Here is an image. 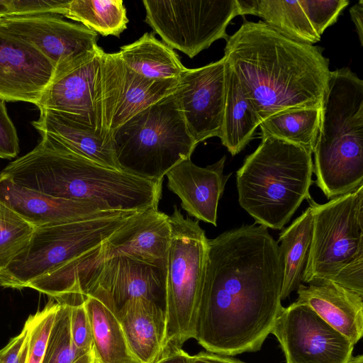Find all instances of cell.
Returning a JSON list of instances; mask_svg holds the SVG:
<instances>
[{
    "instance_id": "e575fe53",
    "label": "cell",
    "mask_w": 363,
    "mask_h": 363,
    "mask_svg": "<svg viewBox=\"0 0 363 363\" xmlns=\"http://www.w3.org/2000/svg\"><path fill=\"white\" fill-rule=\"evenodd\" d=\"M70 330L75 346L84 353L92 351V335L84 303L70 306Z\"/></svg>"
},
{
    "instance_id": "5bb4252c",
    "label": "cell",
    "mask_w": 363,
    "mask_h": 363,
    "mask_svg": "<svg viewBox=\"0 0 363 363\" xmlns=\"http://www.w3.org/2000/svg\"><path fill=\"white\" fill-rule=\"evenodd\" d=\"M104 52L99 46L92 52L57 67L37 105L39 110L61 112L96 131L95 84Z\"/></svg>"
},
{
    "instance_id": "ba28073f",
    "label": "cell",
    "mask_w": 363,
    "mask_h": 363,
    "mask_svg": "<svg viewBox=\"0 0 363 363\" xmlns=\"http://www.w3.org/2000/svg\"><path fill=\"white\" fill-rule=\"evenodd\" d=\"M171 239L165 283L164 348L182 347L195 338L207 250L198 220L184 216L175 205L169 216Z\"/></svg>"
},
{
    "instance_id": "d4e9b609",
    "label": "cell",
    "mask_w": 363,
    "mask_h": 363,
    "mask_svg": "<svg viewBox=\"0 0 363 363\" xmlns=\"http://www.w3.org/2000/svg\"><path fill=\"white\" fill-rule=\"evenodd\" d=\"M239 15H255L282 35L313 45L320 39L308 20L299 1L236 0Z\"/></svg>"
},
{
    "instance_id": "d6986e66",
    "label": "cell",
    "mask_w": 363,
    "mask_h": 363,
    "mask_svg": "<svg viewBox=\"0 0 363 363\" xmlns=\"http://www.w3.org/2000/svg\"><path fill=\"white\" fill-rule=\"evenodd\" d=\"M226 157L201 167L190 159L172 167L165 176L167 186L181 200V206L198 220L217 225V211L226 182L231 175L223 174Z\"/></svg>"
},
{
    "instance_id": "cb8c5ba5",
    "label": "cell",
    "mask_w": 363,
    "mask_h": 363,
    "mask_svg": "<svg viewBox=\"0 0 363 363\" xmlns=\"http://www.w3.org/2000/svg\"><path fill=\"white\" fill-rule=\"evenodd\" d=\"M259 124L236 74L225 62V103L219 137L222 144L233 156L238 154L248 144Z\"/></svg>"
},
{
    "instance_id": "52a82bcc",
    "label": "cell",
    "mask_w": 363,
    "mask_h": 363,
    "mask_svg": "<svg viewBox=\"0 0 363 363\" xmlns=\"http://www.w3.org/2000/svg\"><path fill=\"white\" fill-rule=\"evenodd\" d=\"M118 168L151 180L163 181L197 146L174 94L140 111L111 133Z\"/></svg>"
},
{
    "instance_id": "9c48e42d",
    "label": "cell",
    "mask_w": 363,
    "mask_h": 363,
    "mask_svg": "<svg viewBox=\"0 0 363 363\" xmlns=\"http://www.w3.org/2000/svg\"><path fill=\"white\" fill-rule=\"evenodd\" d=\"M138 213L36 227L26 247L0 272V286L27 288L33 280L99 246Z\"/></svg>"
},
{
    "instance_id": "7402d4cb",
    "label": "cell",
    "mask_w": 363,
    "mask_h": 363,
    "mask_svg": "<svg viewBox=\"0 0 363 363\" xmlns=\"http://www.w3.org/2000/svg\"><path fill=\"white\" fill-rule=\"evenodd\" d=\"M118 315L134 354L142 363H155L164 348V308L147 298H134L118 308Z\"/></svg>"
},
{
    "instance_id": "b9f144b4",
    "label": "cell",
    "mask_w": 363,
    "mask_h": 363,
    "mask_svg": "<svg viewBox=\"0 0 363 363\" xmlns=\"http://www.w3.org/2000/svg\"><path fill=\"white\" fill-rule=\"evenodd\" d=\"M9 13L7 0H0V17L7 16Z\"/></svg>"
},
{
    "instance_id": "ab89813d",
    "label": "cell",
    "mask_w": 363,
    "mask_h": 363,
    "mask_svg": "<svg viewBox=\"0 0 363 363\" xmlns=\"http://www.w3.org/2000/svg\"><path fill=\"white\" fill-rule=\"evenodd\" d=\"M352 21L354 23L361 46H363V1L359 0L350 9Z\"/></svg>"
},
{
    "instance_id": "30bf717a",
    "label": "cell",
    "mask_w": 363,
    "mask_h": 363,
    "mask_svg": "<svg viewBox=\"0 0 363 363\" xmlns=\"http://www.w3.org/2000/svg\"><path fill=\"white\" fill-rule=\"evenodd\" d=\"M145 22L163 43L193 58L218 39L239 15L236 0H144Z\"/></svg>"
},
{
    "instance_id": "603a6c76",
    "label": "cell",
    "mask_w": 363,
    "mask_h": 363,
    "mask_svg": "<svg viewBox=\"0 0 363 363\" xmlns=\"http://www.w3.org/2000/svg\"><path fill=\"white\" fill-rule=\"evenodd\" d=\"M32 125L41 137H48L71 151L104 167L121 171L116 162L111 138H106L95 130L82 125L64 113L40 110Z\"/></svg>"
},
{
    "instance_id": "83f0119b",
    "label": "cell",
    "mask_w": 363,
    "mask_h": 363,
    "mask_svg": "<svg viewBox=\"0 0 363 363\" xmlns=\"http://www.w3.org/2000/svg\"><path fill=\"white\" fill-rule=\"evenodd\" d=\"M320 114L321 108H299L274 114L260 123L261 137L279 138L313 153Z\"/></svg>"
},
{
    "instance_id": "4fadbf2b",
    "label": "cell",
    "mask_w": 363,
    "mask_h": 363,
    "mask_svg": "<svg viewBox=\"0 0 363 363\" xmlns=\"http://www.w3.org/2000/svg\"><path fill=\"white\" fill-rule=\"evenodd\" d=\"M174 94L188 130L196 145L220 137L225 94V61L186 68Z\"/></svg>"
},
{
    "instance_id": "2e32d148",
    "label": "cell",
    "mask_w": 363,
    "mask_h": 363,
    "mask_svg": "<svg viewBox=\"0 0 363 363\" xmlns=\"http://www.w3.org/2000/svg\"><path fill=\"white\" fill-rule=\"evenodd\" d=\"M0 23L35 47L55 68L99 47L96 32L59 15L4 16Z\"/></svg>"
},
{
    "instance_id": "6da1fadb",
    "label": "cell",
    "mask_w": 363,
    "mask_h": 363,
    "mask_svg": "<svg viewBox=\"0 0 363 363\" xmlns=\"http://www.w3.org/2000/svg\"><path fill=\"white\" fill-rule=\"evenodd\" d=\"M283 261L267 228L243 225L207 240L195 338L225 356L259 350L283 306Z\"/></svg>"
},
{
    "instance_id": "e0dca14e",
    "label": "cell",
    "mask_w": 363,
    "mask_h": 363,
    "mask_svg": "<svg viewBox=\"0 0 363 363\" xmlns=\"http://www.w3.org/2000/svg\"><path fill=\"white\" fill-rule=\"evenodd\" d=\"M168 217L158 208L135 214L98 247L99 259L125 256L167 269L171 239Z\"/></svg>"
},
{
    "instance_id": "7a4b0ae2",
    "label": "cell",
    "mask_w": 363,
    "mask_h": 363,
    "mask_svg": "<svg viewBox=\"0 0 363 363\" xmlns=\"http://www.w3.org/2000/svg\"><path fill=\"white\" fill-rule=\"evenodd\" d=\"M223 57L260 123L290 109L321 108L330 70L318 48L245 21L226 40Z\"/></svg>"
},
{
    "instance_id": "277c9868",
    "label": "cell",
    "mask_w": 363,
    "mask_h": 363,
    "mask_svg": "<svg viewBox=\"0 0 363 363\" xmlns=\"http://www.w3.org/2000/svg\"><path fill=\"white\" fill-rule=\"evenodd\" d=\"M315 183L329 200L363 185V81L330 71L313 149Z\"/></svg>"
},
{
    "instance_id": "3957f363",
    "label": "cell",
    "mask_w": 363,
    "mask_h": 363,
    "mask_svg": "<svg viewBox=\"0 0 363 363\" xmlns=\"http://www.w3.org/2000/svg\"><path fill=\"white\" fill-rule=\"evenodd\" d=\"M1 172L28 189L91 203L105 211L143 212L157 208L162 195V181L104 167L45 136Z\"/></svg>"
},
{
    "instance_id": "7bdbcfd3",
    "label": "cell",
    "mask_w": 363,
    "mask_h": 363,
    "mask_svg": "<svg viewBox=\"0 0 363 363\" xmlns=\"http://www.w3.org/2000/svg\"><path fill=\"white\" fill-rule=\"evenodd\" d=\"M347 363H363V356L362 354L357 356H352Z\"/></svg>"
},
{
    "instance_id": "f1b7e54d",
    "label": "cell",
    "mask_w": 363,
    "mask_h": 363,
    "mask_svg": "<svg viewBox=\"0 0 363 363\" xmlns=\"http://www.w3.org/2000/svg\"><path fill=\"white\" fill-rule=\"evenodd\" d=\"M64 16L103 36L118 37L128 23L122 0H69Z\"/></svg>"
},
{
    "instance_id": "44dd1931",
    "label": "cell",
    "mask_w": 363,
    "mask_h": 363,
    "mask_svg": "<svg viewBox=\"0 0 363 363\" xmlns=\"http://www.w3.org/2000/svg\"><path fill=\"white\" fill-rule=\"evenodd\" d=\"M84 305L91 329L94 363H142L129 345L112 299L104 291L92 289Z\"/></svg>"
},
{
    "instance_id": "9a60e30c",
    "label": "cell",
    "mask_w": 363,
    "mask_h": 363,
    "mask_svg": "<svg viewBox=\"0 0 363 363\" xmlns=\"http://www.w3.org/2000/svg\"><path fill=\"white\" fill-rule=\"evenodd\" d=\"M35 47L0 23V98L38 105L55 73Z\"/></svg>"
},
{
    "instance_id": "f35d334b",
    "label": "cell",
    "mask_w": 363,
    "mask_h": 363,
    "mask_svg": "<svg viewBox=\"0 0 363 363\" xmlns=\"http://www.w3.org/2000/svg\"><path fill=\"white\" fill-rule=\"evenodd\" d=\"M191 363H244L238 359L212 352H201L191 356Z\"/></svg>"
},
{
    "instance_id": "4316f807",
    "label": "cell",
    "mask_w": 363,
    "mask_h": 363,
    "mask_svg": "<svg viewBox=\"0 0 363 363\" xmlns=\"http://www.w3.org/2000/svg\"><path fill=\"white\" fill-rule=\"evenodd\" d=\"M313 234V214L309 206L280 233L283 261L281 300L297 290L303 283V273L307 262Z\"/></svg>"
},
{
    "instance_id": "8fae6325",
    "label": "cell",
    "mask_w": 363,
    "mask_h": 363,
    "mask_svg": "<svg viewBox=\"0 0 363 363\" xmlns=\"http://www.w3.org/2000/svg\"><path fill=\"white\" fill-rule=\"evenodd\" d=\"M178 79L153 80L129 69L118 52H103L98 68L94 107L96 131L106 138L133 116L174 94Z\"/></svg>"
},
{
    "instance_id": "d590c367",
    "label": "cell",
    "mask_w": 363,
    "mask_h": 363,
    "mask_svg": "<svg viewBox=\"0 0 363 363\" xmlns=\"http://www.w3.org/2000/svg\"><path fill=\"white\" fill-rule=\"evenodd\" d=\"M19 152L16 129L9 118L5 101L0 98V158L12 159Z\"/></svg>"
},
{
    "instance_id": "5b68a950",
    "label": "cell",
    "mask_w": 363,
    "mask_h": 363,
    "mask_svg": "<svg viewBox=\"0 0 363 363\" xmlns=\"http://www.w3.org/2000/svg\"><path fill=\"white\" fill-rule=\"evenodd\" d=\"M312 153L285 140L265 137L236 173L238 202L267 228L282 230L311 196Z\"/></svg>"
},
{
    "instance_id": "60d3db41",
    "label": "cell",
    "mask_w": 363,
    "mask_h": 363,
    "mask_svg": "<svg viewBox=\"0 0 363 363\" xmlns=\"http://www.w3.org/2000/svg\"><path fill=\"white\" fill-rule=\"evenodd\" d=\"M73 363H94L92 351L85 353L79 357Z\"/></svg>"
},
{
    "instance_id": "ffe728a7",
    "label": "cell",
    "mask_w": 363,
    "mask_h": 363,
    "mask_svg": "<svg viewBox=\"0 0 363 363\" xmlns=\"http://www.w3.org/2000/svg\"><path fill=\"white\" fill-rule=\"evenodd\" d=\"M297 289V301L354 345L363 335V295L327 280H315Z\"/></svg>"
},
{
    "instance_id": "74e56055",
    "label": "cell",
    "mask_w": 363,
    "mask_h": 363,
    "mask_svg": "<svg viewBox=\"0 0 363 363\" xmlns=\"http://www.w3.org/2000/svg\"><path fill=\"white\" fill-rule=\"evenodd\" d=\"M155 363H191V356L182 347H167Z\"/></svg>"
},
{
    "instance_id": "f546056e",
    "label": "cell",
    "mask_w": 363,
    "mask_h": 363,
    "mask_svg": "<svg viewBox=\"0 0 363 363\" xmlns=\"http://www.w3.org/2000/svg\"><path fill=\"white\" fill-rule=\"evenodd\" d=\"M35 228L0 202V272L26 247Z\"/></svg>"
},
{
    "instance_id": "4dcf8cb0",
    "label": "cell",
    "mask_w": 363,
    "mask_h": 363,
    "mask_svg": "<svg viewBox=\"0 0 363 363\" xmlns=\"http://www.w3.org/2000/svg\"><path fill=\"white\" fill-rule=\"evenodd\" d=\"M69 315L70 306L60 304L42 363H73L85 354L79 350L73 342Z\"/></svg>"
},
{
    "instance_id": "8992f818",
    "label": "cell",
    "mask_w": 363,
    "mask_h": 363,
    "mask_svg": "<svg viewBox=\"0 0 363 363\" xmlns=\"http://www.w3.org/2000/svg\"><path fill=\"white\" fill-rule=\"evenodd\" d=\"M312 209L313 234L302 281L327 280L363 295V185Z\"/></svg>"
},
{
    "instance_id": "1f68e13d",
    "label": "cell",
    "mask_w": 363,
    "mask_h": 363,
    "mask_svg": "<svg viewBox=\"0 0 363 363\" xmlns=\"http://www.w3.org/2000/svg\"><path fill=\"white\" fill-rule=\"evenodd\" d=\"M60 304L49 301L44 308L28 317V351L26 363H42L49 335Z\"/></svg>"
},
{
    "instance_id": "836d02e7",
    "label": "cell",
    "mask_w": 363,
    "mask_h": 363,
    "mask_svg": "<svg viewBox=\"0 0 363 363\" xmlns=\"http://www.w3.org/2000/svg\"><path fill=\"white\" fill-rule=\"evenodd\" d=\"M69 0H7V16L40 14L64 16Z\"/></svg>"
},
{
    "instance_id": "d6a6232c",
    "label": "cell",
    "mask_w": 363,
    "mask_h": 363,
    "mask_svg": "<svg viewBox=\"0 0 363 363\" xmlns=\"http://www.w3.org/2000/svg\"><path fill=\"white\" fill-rule=\"evenodd\" d=\"M311 26L319 35L334 24L348 0H298Z\"/></svg>"
},
{
    "instance_id": "8d00e7d4",
    "label": "cell",
    "mask_w": 363,
    "mask_h": 363,
    "mask_svg": "<svg viewBox=\"0 0 363 363\" xmlns=\"http://www.w3.org/2000/svg\"><path fill=\"white\" fill-rule=\"evenodd\" d=\"M28 342V326L25 323L21 332L0 350V363H26Z\"/></svg>"
},
{
    "instance_id": "484cf974",
    "label": "cell",
    "mask_w": 363,
    "mask_h": 363,
    "mask_svg": "<svg viewBox=\"0 0 363 363\" xmlns=\"http://www.w3.org/2000/svg\"><path fill=\"white\" fill-rule=\"evenodd\" d=\"M118 54L129 69L153 80L179 79L186 69L174 50L152 33L121 47Z\"/></svg>"
},
{
    "instance_id": "ac0fdd59",
    "label": "cell",
    "mask_w": 363,
    "mask_h": 363,
    "mask_svg": "<svg viewBox=\"0 0 363 363\" xmlns=\"http://www.w3.org/2000/svg\"><path fill=\"white\" fill-rule=\"evenodd\" d=\"M0 202L35 228L128 212L105 211L91 203L53 197L16 184L1 171Z\"/></svg>"
},
{
    "instance_id": "7c38bea8",
    "label": "cell",
    "mask_w": 363,
    "mask_h": 363,
    "mask_svg": "<svg viewBox=\"0 0 363 363\" xmlns=\"http://www.w3.org/2000/svg\"><path fill=\"white\" fill-rule=\"evenodd\" d=\"M286 363H347L354 344L297 300L283 308L272 333Z\"/></svg>"
}]
</instances>
